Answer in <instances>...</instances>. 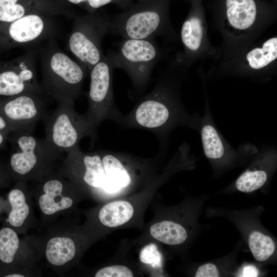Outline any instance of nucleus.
Instances as JSON below:
<instances>
[{
	"instance_id": "f257e3e1",
	"label": "nucleus",
	"mask_w": 277,
	"mask_h": 277,
	"mask_svg": "<svg viewBox=\"0 0 277 277\" xmlns=\"http://www.w3.org/2000/svg\"><path fill=\"white\" fill-rule=\"evenodd\" d=\"M41 87L45 95L57 103L74 102L83 93L87 69L62 51L54 39L38 48Z\"/></svg>"
},
{
	"instance_id": "f03ea898",
	"label": "nucleus",
	"mask_w": 277,
	"mask_h": 277,
	"mask_svg": "<svg viewBox=\"0 0 277 277\" xmlns=\"http://www.w3.org/2000/svg\"><path fill=\"white\" fill-rule=\"evenodd\" d=\"M45 139L56 151L68 153L79 147L80 141L89 136L93 141L96 133L85 114L78 113L74 102L57 103L55 109L43 120Z\"/></svg>"
},
{
	"instance_id": "7ed1b4c3",
	"label": "nucleus",
	"mask_w": 277,
	"mask_h": 277,
	"mask_svg": "<svg viewBox=\"0 0 277 277\" xmlns=\"http://www.w3.org/2000/svg\"><path fill=\"white\" fill-rule=\"evenodd\" d=\"M8 141L12 147L9 168L19 177L41 175L61 154L53 149L45 138H38L31 133L12 131Z\"/></svg>"
},
{
	"instance_id": "20e7f679",
	"label": "nucleus",
	"mask_w": 277,
	"mask_h": 277,
	"mask_svg": "<svg viewBox=\"0 0 277 277\" xmlns=\"http://www.w3.org/2000/svg\"><path fill=\"white\" fill-rule=\"evenodd\" d=\"M163 0H138L116 15L108 16L109 33L123 38L152 39L163 21Z\"/></svg>"
},
{
	"instance_id": "39448f33",
	"label": "nucleus",
	"mask_w": 277,
	"mask_h": 277,
	"mask_svg": "<svg viewBox=\"0 0 277 277\" xmlns=\"http://www.w3.org/2000/svg\"><path fill=\"white\" fill-rule=\"evenodd\" d=\"M114 68L109 55H104L89 72L88 106L85 114L95 133L97 127L104 121L110 120L120 124L123 116L114 102L112 87Z\"/></svg>"
},
{
	"instance_id": "423d86ee",
	"label": "nucleus",
	"mask_w": 277,
	"mask_h": 277,
	"mask_svg": "<svg viewBox=\"0 0 277 277\" xmlns=\"http://www.w3.org/2000/svg\"><path fill=\"white\" fill-rule=\"evenodd\" d=\"M108 33V16L90 14L78 17L73 22L67 39V48L88 72L104 56L101 44Z\"/></svg>"
},
{
	"instance_id": "0eeeda50",
	"label": "nucleus",
	"mask_w": 277,
	"mask_h": 277,
	"mask_svg": "<svg viewBox=\"0 0 277 277\" xmlns=\"http://www.w3.org/2000/svg\"><path fill=\"white\" fill-rule=\"evenodd\" d=\"M157 53L152 39L124 38L118 51L109 55L114 67L123 69L134 88L141 90L149 80Z\"/></svg>"
},
{
	"instance_id": "6e6552de",
	"label": "nucleus",
	"mask_w": 277,
	"mask_h": 277,
	"mask_svg": "<svg viewBox=\"0 0 277 277\" xmlns=\"http://www.w3.org/2000/svg\"><path fill=\"white\" fill-rule=\"evenodd\" d=\"M44 93L29 92L0 97V112L12 131L33 133L37 123L48 114Z\"/></svg>"
},
{
	"instance_id": "1a4fd4ad",
	"label": "nucleus",
	"mask_w": 277,
	"mask_h": 277,
	"mask_svg": "<svg viewBox=\"0 0 277 277\" xmlns=\"http://www.w3.org/2000/svg\"><path fill=\"white\" fill-rule=\"evenodd\" d=\"M174 109L156 88L143 97L120 124L125 128H137L159 132L169 126L175 119Z\"/></svg>"
},
{
	"instance_id": "9d476101",
	"label": "nucleus",
	"mask_w": 277,
	"mask_h": 277,
	"mask_svg": "<svg viewBox=\"0 0 277 277\" xmlns=\"http://www.w3.org/2000/svg\"><path fill=\"white\" fill-rule=\"evenodd\" d=\"M37 56L38 48L32 47L0 70V97L44 93L37 80Z\"/></svg>"
},
{
	"instance_id": "9b49d317",
	"label": "nucleus",
	"mask_w": 277,
	"mask_h": 277,
	"mask_svg": "<svg viewBox=\"0 0 277 277\" xmlns=\"http://www.w3.org/2000/svg\"><path fill=\"white\" fill-rule=\"evenodd\" d=\"M5 23V35L9 44L18 46L34 47L54 39L58 33L56 22L42 14H30Z\"/></svg>"
},
{
	"instance_id": "f8f14e48",
	"label": "nucleus",
	"mask_w": 277,
	"mask_h": 277,
	"mask_svg": "<svg viewBox=\"0 0 277 277\" xmlns=\"http://www.w3.org/2000/svg\"><path fill=\"white\" fill-rule=\"evenodd\" d=\"M105 179L101 189L107 193H116L127 188L132 182L128 168L123 163L127 156L112 151H101Z\"/></svg>"
},
{
	"instance_id": "ddd939ff",
	"label": "nucleus",
	"mask_w": 277,
	"mask_h": 277,
	"mask_svg": "<svg viewBox=\"0 0 277 277\" xmlns=\"http://www.w3.org/2000/svg\"><path fill=\"white\" fill-rule=\"evenodd\" d=\"M64 185L62 180L55 178L49 179L43 184L44 193L39 199V205L44 213L53 214L72 205V199L62 194Z\"/></svg>"
},
{
	"instance_id": "4468645a",
	"label": "nucleus",
	"mask_w": 277,
	"mask_h": 277,
	"mask_svg": "<svg viewBox=\"0 0 277 277\" xmlns=\"http://www.w3.org/2000/svg\"><path fill=\"white\" fill-rule=\"evenodd\" d=\"M227 16L234 28L244 30L254 23L256 13L254 0H226Z\"/></svg>"
},
{
	"instance_id": "2eb2a0df",
	"label": "nucleus",
	"mask_w": 277,
	"mask_h": 277,
	"mask_svg": "<svg viewBox=\"0 0 277 277\" xmlns=\"http://www.w3.org/2000/svg\"><path fill=\"white\" fill-rule=\"evenodd\" d=\"M134 210L125 201H116L104 205L99 212V219L105 226L116 227L124 225L132 217Z\"/></svg>"
},
{
	"instance_id": "dca6fc26",
	"label": "nucleus",
	"mask_w": 277,
	"mask_h": 277,
	"mask_svg": "<svg viewBox=\"0 0 277 277\" xmlns=\"http://www.w3.org/2000/svg\"><path fill=\"white\" fill-rule=\"evenodd\" d=\"M74 242L67 237H55L47 243L46 256L54 266H62L71 261L75 254Z\"/></svg>"
},
{
	"instance_id": "f3484780",
	"label": "nucleus",
	"mask_w": 277,
	"mask_h": 277,
	"mask_svg": "<svg viewBox=\"0 0 277 277\" xmlns=\"http://www.w3.org/2000/svg\"><path fill=\"white\" fill-rule=\"evenodd\" d=\"M150 232L155 239L170 245L181 244L188 236L187 231L183 226L170 221L154 224L150 228Z\"/></svg>"
},
{
	"instance_id": "a211bd4d",
	"label": "nucleus",
	"mask_w": 277,
	"mask_h": 277,
	"mask_svg": "<svg viewBox=\"0 0 277 277\" xmlns=\"http://www.w3.org/2000/svg\"><path fill=\"white\" fill-rule=\"evenodd\" d=\"M8 201L11 210L8 215V222L13 227H19L24 223L30 211L24 192L18 188L12 189L9 193Z\"/></svg>"
},
{
	"instance_id": "6ab92c4d",
	"label": "nucleus",
	"mask_w": 277,
	"mask_h": 277,
	"mask_svg": "<svg viewBox=\"0 0 277 277\" xmlns=\"http://www.w3.org/2000/svg\"><path fill=\"white\" fill-rule=\"evenodd\" d=\"M204 152L208 159H221L225 153V148L221 136L216 129L210 124H206L201 130Z\"/></svg>"
},
{
	"instance_id": "aec40b11",
	"label": "nucleus",
	"mask_w": 277,
	"mask_h": 277,
	"mask_svg": "<svg viewBox=\"0 0 277 277\" xmlns=\"http://www.w3.org/2000/svg\"><path fill=\"white\" fill-rule=\"evenodd\" d=\"M277 57V38L269 39L264 43L263 48H256L247 55L250 66L255 69L263 68Z\"/></svg>"
},
{
	"instance_id": "412c9836",
	"label": "nucleus",
	"mask_w": 277,
	"mask_h": 277,
	"mask_svg": "<svg viewBox=\"0 0 277 277\" xmlns=\"http://www.w3.org/2000/svg\"><path fill=\"white\" fill-rule=\"evenodd\" d=\"M248 245L253 256L259 262L268 259L275 248L271 238L258 231H254L249 234Z\"/></svg>"
},
{
	"instance_id": "4be33fe9",
	"label": "nucleus",
	"mask_w": 277,
	"mask_h": 277,
	"mask_svg": "<svg viewBox=\"0 0 277 277\" xmlns=\"http://www.w3.org/2000/svg\"><path fill=\"white\" fill-rule=\"evenodd\" d=\"M20 0H0V22L10 23L30 14H38Z\"/></svg>"
},
{
	"instance_id": "5701e85b",
	"label": "nucleus",
	"mask_w": 277,
	"mask_h": 277,
	"mask_svg": "<svg viewBox=\"0 0 277 277\" xmlns=\"http://www.w3.org/2000/svg\"><path fill=\"white\" fill-rule=\"evenodd\" d=\"M17 233L10 228L0 230V261L5 264H10L14 259L19 247Z\"/></svg>"
},
{
	"instance_id": "b1692460",
	"label": "nucleus",
	"mask_w": 277,
	"mask_h": 277,
	"mask_svg": "<svg viewBox=\"0 0 277 277\" xmlns=\"http://www.w3.org/2000/svg\"><path fill=\"white\" fill-rule=\"evenodd\" d=\"M201 20L193 16L186 21L182 26L181 38L184 45L191 50H196L200 46L202 38Z\"/></svg>"
},
{
	"instance_id": "393cba45",
	"label": "nucleus",
	"mask_w": 277,
	"mask_h": 277,
	"mask_svg": "<svg viewBox=\"0 0 277 277\" xmlns=\"http://www.w3.org/2000/svg\"><path fill=\"white\" fill-rule=\"evenodd\" d=\"M267 179V175L265 171H247L239 177L235 186L238 190L241 192H252L262 187Z\"/></svg>"
},
{
	"instance_id": "a878e982",
	"label": "nucleus",
	"mask_w": 277,
	"mask_h": 277,
	"mask_svg": "<svg viewBox=\"0 0 277 277\" xmlns=\"http://www.w3.org/2000/svg\"><path fill=\"white\" fill-rule=\"evenodd\" d=\"M96 277H132L133 274L128 267L122 265H113L104 267L95 274Z\"/></svg>"
},
{
	"instance_id": "bb28decb",
	"label": "nucleus",
	"mask_w": 277,
	"mask_h": 277,
	"mask_svg": "<svg viewBox=\"0 0 277 277\" xmlns=\"http://www.w3.org/2000/svg\"><path fill=\"white\" fill-rule=\"evenodd\" d=\"M161 254L157 250L156 246L149 244L141 251L140 258L141 262L145 264H151L152 266H157L161 261Z\"/></svg>"
},
{
	"instance_id": "cd10ccee",
	"label": "nucleus",
	"mask_w": 277,
	"mask_h": 277,
	"mask_svg": "<svg viewBox=\"0 0 277 277\" xmlns=\"http://www.w3.org/2000/svg\"><path fill=\"white\" fill-rule=\"evenodd\" d=\"M219 272L213 263H208L200 266L196 271L195 277H217Z\"/></svg>"
},
{
	"instance_id": "c85d7f7f",
	"label": "nucleus",
	"mask_w": 277,
	"mask_h": 277,
	"mask_svg": "<svg viewBox=\"0 0 277 277\" xmlns=\"http://www.w3.org/2000/svg\"><path fill=\"white\" fill-rule=\"evenodd\" d=\"M12 130L6 120L0 112V150L5 148L9 134Z\"/></svg>"
},
{
	"instance_id": "c756f323",
	"label": "nucleus",
	"mask_w": 277,
	"mask_h": 277,
	"mask_svg": "<svg viewBox=\"0 0 277 277\" xmlns=\"http://www.w3.org/2000/svg\"><path fill=\"white\" fill-rule=\"evenodd\" d=\"M259 275V271L257 268L252 265H248L244 267L239 276L243 277H255Z\"/></svg>"
},
{
	"instance_id": "7c9ffc66",
	"label": "nucleus",
	"mask_w": 277,
	"mask_h": 277,
	"mask_svg": "<svg viewBox=\"0 0 277 277\" xmlns=\"http://www.w3.org/2000/svg\"><path fill=\"white\" fill-rule=\"evenodd\" d=\"M7 177V174L0 168V184L5 182Z\"/></svg>"
},
{
	"instance_id": "2f4dec72",
	"label": "nucleus",
	"mask_w": 277,
	"mask_h": 277,
	"mask_svg": "<svg viewBox=\"0 0 277 277\" xmlns=\"http://www.w3.org/2000/svg\"><path fill=\"white\" fill-rule=\"evenodd\" d=\"M6 277H24V276L21 274L11 273L5 275Z\"/></svg>"
}]
</instances>
